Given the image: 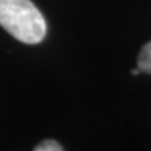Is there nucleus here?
Wrapping results in <instances>:
<instances>
[{"mask_svg":"<svg viewBox=\"0 0 151 151\" xmlns=\"http://www.w3.org/2000/svg\"><path fill=\"white\" fill-rule=\"evenodd\" d=\"M0 26L26 45L40 43L46 36V22L31 0H0Z\"/></svg>","mask_w":151,"mask_h":151,"instance_id":"nucleus-1","label":"nucleus"},{"mask_svg":"<svg viewBox=\"0 0 151 151\" xmlns=\"http://www.w3.org/2000/svg\"><path fill=\"white\" fill-rule=\"evenodd\" d=\"M137 68L143 73L151 74V42L145 43L137 57Z\"/></svg>","mask_w":151,"mask_h":151,"instance_id":"nucleus-2","label":"nucleus"},{"mask_svg":"<svg viewBox=\"0 0 151 151\" xmlns=\"http://www.w3.org/2000/svg\"><path fill=\"white\" fill-rule=\"evenodd\" d=\"M139 73H140V70H139V68H134V70H131V74H133V76H137Z\"/></svg>","mask_w":151,"mask_h":151,"instance_id":"nucleus-4","label":"nucleus"},{"mask_svg":"<svg viewBox=\"0 0 151 151\" xmlns=\"http://www.w3.org/2000/svg\"><path fill=\"white\" fill-rule=\"evenodd\" d=\"M62 150H63V147H62L59 142L51 140V139L42 140L39 145L34 147V151H62Z\"/></svg>","mask_w":151,"mask_h":151,"instance_id":"nucleus-3","label":"nucleus"}]
</instances>
